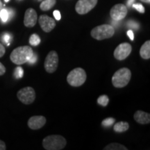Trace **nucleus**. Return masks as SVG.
Listing matches in <instances>:
<instances>
[{"label":"nucleus","instance_id":"nucleus-29","mask_svg":"<svg viewBox=\"0 0 150 150\" xmlns=\"http://www.w3.org/2000/svg\"><path fill=\"white\" fill-rule=\"evenodd\" d=\"M6 72V67L2 63H0V76L4 74Z\"/></svg>","mask_w":150,"mask_h":150},{"label":"nucleus","instance_id":"nucleus-28","mask_svg":"<svg viewBox=\"0 0 150 150\" xmlns=\"http://www.w3.org/2000/svg\"><path fill=\"white\" fill-rule=\"evenodd\" d=\"M6 52L5 47H4V45L1 43H0V58L2 57V56L4 55Z\"/></svg>","mask_w":150,"mask_h":150},{"label":"nucleus","instance_id":"nucleus-20","mask_svg":"<svg viewBox=\"0 0 150 150\" xmlns=\"http://www.w3.org/2000/svg\"><path fill=\"white\" fill-rule=\"evenodd\" d=\"M97 104L101 105L102 106H106L109 102V98L107 95H103L99 97V98L97 100Z\"/></svg>","mask_w":150,"mask_h":150},{"label":"nucleus","instance_id":"nucleus-32","mask_svg":"<svg viewBox=\"0 0 150 150\" xmlns=\"http://www.w3.org/2000/svg\"><path fill=\"white\" fill-rule=\"evenodd\" d=\"M134 1H135V0H129V1H128V5L129 6H131V4L134 2Z\"/></svg>","mask_w":150,"mask_h":150},{"label":"nucleus","instance_id":"nucleus-31","mask_svg":"<svg viewBox=\"0 0 150 150\" xmlns=\"http://www.w3.org/2000/svg\"><path fill=\"white\" fill-rule=\"evenodd\" d=\"M6 146L5 142L0 140V150H6Z\"/></svg>","mask_w":150,"mask_h":150},{"label":"nucleus","instance_id":"nucleus-15","mask_svg":"<svg viewBox=\"0 0 150 150\" xmlns=\"http://www.w3.org/2000/svg\"><path fill=\"white\" fill-rule=\"evenodd\" d=\"M140 56L143 59L148 60L150 59V40L146 41L140 47Z\"/></svg>","mask_w":150,"mask_h":150},{"label":"nucleus","instance_id":"nucleus-21","mask_svg":"<svg viewBox=\"0 0 150 150\" xmlns=\"http://www.w3.org/2000/svg\"><path fill=\"white\" fill-rule=\"evenodd\" d=\"M0 18L3 22H6L8 20L9 13L7 9L2 8L0 11Z\"/></svg>","mask_w":150,"mask_h":150},{"label":"nucleus","instance_id":"nucleus-18","mask_svg":"<svg viewBox=\"0 0 150 150\" xmlns=\"http://www.w3.org/2000/svg\"><path fill=\"white\" fill-rule=\"evenodd\" d=\"M104 150H127L128 149L121 144L117 142H112L104 148Z\"/></svg>","mask_w":150,"mask_h":150},{"label":"nucleus","instance_id":"nucleus-27","mask_svg":"<svg viewBox=\"0 0 150 150\" xmlns=\"http://www.w3.org/2000/svg\"><path fill=\"white\" fill-rule=\"evenodd\" d=\"M54 18H56V20H60L61 18V13H60V12L59 11L56 10L54 11Z\"/></svg>","mask_w":150,"mask_h":150},{"label":"nucleus","instance_id":"nucleus-26","mask_svg":"<svg viewBox=\"0 0 150 150\" xmlns=\"http://www.w3.org/2000/svg\"><path fill=\"white\" fill-rule=\"evenodd\" d=\"M36 60H37L36 56H35V54H34V53H33V56H31V59H30L29 61H28L27 63H29V64H34L35 62H36Z\"/></svg>","mask_w":150,"mask_h":150},{"label":"nucleus","instance_id":"nucleus-19","mask_svg":"<svg viewBox=\"0 0 150 150\" xmlns=\"http://www.w3.org/2000/svg\"><path fill=\"white\" fill-rule=\"evenodd\" d=\"M40 38L38 35L33 33L29 38V44L32 46H37L40 43Z\"/></svg>","mask_w":150,"mask_h":150},{"label":"nucleus","instance_id":"nucleus-23","mask_svg":"<svg viewBox=\"0 0 150 150\" xmlns=\"http://www.w3.org/2000/svg\"><path fill=\"white\" fill-rule=\"evenodd\" d=\"M24 70L21 67H18L15 69L14 76L16 79H20L23 76Z\"/></svg>","mask_w":150,"mask_h":150},{"label":"nucleus","instance_id":"nucleus-8","mask_svg":"<svg viewBox=\"0 0 150 150\" xmlns=\"http://www.w3.org/2000/svg\"><path fill=\"white\" fill-rule=\"evenodd\" d=\"M98 0H79L75 10L79 15H85L96 6Z\"/></svg>","mask_w":150,"mask_h":150},{"label":"nucleus","instance_id":"nucleus-3","mask_svg":"<svg viewBox=\"0 0 150 150\" xmlns=\"http://www.w3.org/2000/svg\"><path fill=\"white\" fill-rule=\"evenodd\" d=\"M131 78V70L127 67H123L116 71L112 75V83L115 88H122L129 83Z\"/></svg>","mask_w":150,"mask_h":150},{"label":"nucleus","instance_id":"nucleus-33","mask_svg":"<svg viewBox=\"0 0 150 150\" xmlns=\"http://www.w3.org/2000/svg\"><path fill=\"white\" fill-rule=\"evenodd\" d=\"M140 1H142V2H145V3H149L150 2V0H140Z\"/></svg>","mask_w":150,"mask_h":150},{"label":"nucleus","instance_id":"nucleus-24","mask_svg":"<svg viewBox=\"0 0 150 150\" xmlns=\"http://www.w3.org/2000/svg\"><path fill=\"white\" fill-rule=\"evenodd\" d=\"M133 7L135 9H136L140 13H144L145 11V8H144V6L141 4H133Z\"/></svg>","mask_w":150,"mask_h":150},{"label":"nucleus","instance_id":"nucleus-9","mask_svg":"<svg viewBox=\"0 0 150 150\" xmlns=\"http://www.w3.org/2000/svg\"><path fill=\"white\" fill-rule=\"evenodd\" d=\"M132 51V47L128 42H123L120 44L114 51L113 56L118 61H123L130 55Z\"/></svg>","mask_w":150,"mask_h":150},{"label":"nucleus","instance_id":"nucleus-1","mask_svg":"<svg viewBox=\"0 0 150 150\" xmlns=\"http://www.w3.org/2000/svg\"><path fill=\"white\" fill-rule=\"evenodd\" d=\"M33 54L32 48L29 46L18 47L11 52V61L16 65H22L27 63Z\"/></svg>","mask_w":150,"mask_h":150},{"label":"nucleus","instance_id":"nucleus-7","mask_svg":"<svg viewBox=\"0 0 150 150\" xmlns=\"http://www.w3.org/2000/svg\"><path fill=\"white\" fill-rule=\"evenodd\" d=\"M45 69L48 73H54L59 66V56L56 51H51L46 56L44 63Z\"/></svg>","mask_w":150,"mask_h":150},{"label":"nucleus","instance_id":"nucleus-34","mask_svg":"<svg viewBox=\"0 0 150 150\" xmlns=\"http://www.w3.org/2000/svg\"><path fill=\"white\" fill-rule=\"evenodd\" d=\"M2 7H3V4H2V3H1V1H0V11L2 9Z\"/></svg>","mask_w":150,"mask_h":150},{"label":"nucleus","instance_id":"nucleus-4","mask_svg":"<svg viewBox=\"0 0 150 150\" xmlns=\"http://www.w3.org/2000/svg\"><path fill=\"white\" fill-rule=\"evenodd\" d=\"M115 29L110 24H102L92 29L91 35L97 40H102L113 36Z\"/></svg>","mask_w":150,"mask_h":150},{"label":"nucleus","instance_id":"nucleus-25","mask_svg":"<svg viewBox=\"0 0 150 150\" xmlns=\"http://www.w3.org/2000/svg\"><path fill=\"white\" fill-rule=\"evenodd\" d=\"M1 39H2L4 42H5L7 45H9V42H10L11 39L10 35L8 34V33H4V34L3 35L2 38H1Z\"/></svg>","mask_w":150,"mask_h":150},{"label":"nucleus","instance_id":"nucleus-13","mask_svg":"<svg viewBox=\"0 0 150 150\" xmlns=\"http://www.w3.org/2000/svg\"><path fill=\"white\" fill-rule=\"evenodd\" d=\"M46 117L42 115H35L30 117L28 120V127L33 130H38L46 124Z\"/></svg>","mask_w":150,"mask_h":150},{"label":"nucleus","instance_id":"nucleus-30","mask_svg":"<svg viewBox=\"0 0 150 150\" xmlns=\"http://www.w3.org/2000/svg\"><path fill=\"white\" fill-rule=\"evenodd\" d=\"M127 35H128L129 38L131 39V40H134V34L131 30H129V31H127Z\"/></svg>","mask_w":150,"mask_h":150},{"label":"nucleus","instance_id":"nucleus-10","mask_svg":"<svg viewBox=\"0 0 150 150\" xmlns=\"http://www.w3.org/2000/svg\"><path fill=\"white\" fill-rule=\"evenodd\" d=\"M127 8L126 6L122 4H117L112 7L110 11V16L113 20L120 21L123 20L127 15Z\"/></svg>","mask_w":150,"mask_h":150},{"label":"nucleus","instance_id":"nucleus-5","mask_svg":"<svg viewBox=\"0 0 150 150\" xmlns=\"http://www.w3.org/2000/svg\"><path fill=\"white\" fill-rule=\"evenodd\" d=\"M87 78L86 71L83 68L76 67L69 73L67 76V81L73 87H79L85 83Z\"/></svg>","mask_w":150,"mask_h":150},{"label":"nucleus","instance_id":"nucleus-11","mask_svg":"<svg viewBox=\"0 0 150 150\" xmlns=\"http://www.w3.org/2000/svg\"><path fill=\"white\" fill-rule=\"evenodd\" d=\"M39 24L43 31L46 33H50L56 27V22L53 18L47 15H42L38 20Z\"/></svg>","mask_w":150,"mask_h":150},{"label":"nucleus","instance_id":"nucleus-2","mask_svg":"<svg viewBox=\"0 0 150 150\" xmlns=\"http://www.w3.org/2000/svg\"><path fill=\"white\" fill-rule=\"evenodd\" d=\"M67 140L60 135H50L42 140V146L46 150H61L64 149Z\"/></svg>","mask_w":150,"mask_h":150},{"label":"nucleus","instance_id":"nucleus-12","mask_svg":"<svg viewBox=\"0 0 150 150\" xmlns=\"http://www.w3.org/2000/svg\"><path fill=\"white\" fill-rule=\"evenodd\" d=\"M38 20L37 13L32 8H28L24 14V24L25 27L31 28L35 25Z\"/></svg>","mask_w":150,"mask_h":150},{"label":"nucleus","instance_id":"nucleus-16","mask_svg":"<svg viewBox=\"0 0 150 150\" xmlns=\"http://www.w3.org/2000/svg\"><path fill=\"white\" fill-rule=\"evenodd\" d=\"M129 129V124L127 122H119L115 124L113 126V130L117 133H122Z\"/></svg>","mask_w":150,"mask_h":150},{"label":"nucleus","instance_id":"nucleus-22","mask_svg":"<svg viewBox=\"0 0 150 150\" xmlns=\"http://www.w3.org/2000/svg\"><path fill=\"white\" fill-rule=\"evenodd\" d=\"M115 121V118H112V117L106 118V119H105L104 120L102 121V125L105 127H110V126H112V125H114Z\"/></svg>","mask_w":150,"mask_h":150},{"label":"nucleus","instance_id":"nucleus-35","mask_svg":"<svg viewBox=\"0 0 150 150\" xmlns=\"http://www.w3.org/2000/svg\"><path fill=\"white\" fill-rule=\"evenodd\" d=\"M4 1H6V2H8V1H9V0H4Z\"/></svg>","mask_w":150,"mask_h":150},{"label":"nucleus","instance_id":"nucleus-17","mask_svg":"<svg viewBox=\"0 0 150 150\" xmlns=\"http://www.w3.org/2000/svg\"><path fill=\"white\" fill-rule=\"evenodd\" d=\"M56 0H45L40 5V8L43 11L50 10L56 4Z\"/></svg>","mask_w":150,"mask_h":150},{"label":"nucleus","instance_id":"nucleus-14","mask_svg":"<svg viewBox=\"0 0 150 150\" xmlns=\"http://www.w3.org/2000/svg\"><path fill=\"white\" fill-rule=\"evenodd\" d=\"M134 117L136 122L141 125H147L150 122V114L142 110H137Z\"/></svg>","mask_w":150,"mask_h":150},{"label":"nucleus","instance_id":"nucleus-6","mask_svg":"<svg viewBox=\"0 0 150 150\" xmlns=\"http://www.w3.org/2000/svg\"><path fill=\"white\" fill-rule=\"evenodd\" d=\"M17 97L22 103L29 105L35 101V92L33 88L28 86L20 89L17 93Z\"/></svg>","mask_w":150,"mask_h":150}]
</instances>
